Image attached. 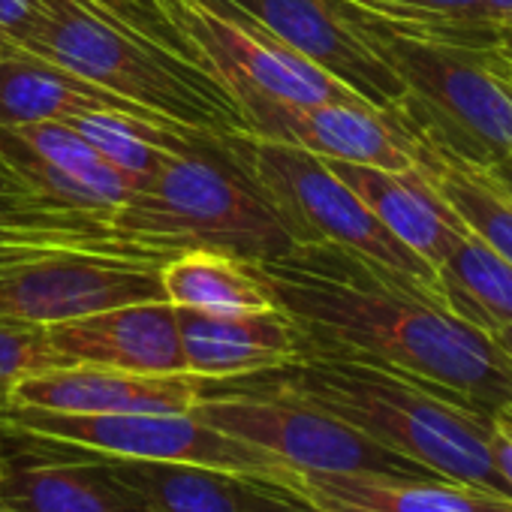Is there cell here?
Here are the masks:
<instances>
[{"label":"cell","mask_w":512,"mask_h":512,"mask_svg":"<svg viewBox=\"0 0 512 512\" xmlns=\"http://www.w3.org/2000/svg\"><path fill=\"white\" fill-rule=\"evenodd\" d=\"M250 272L302 329L305 347L425 380L488 416L512 407L509 359L431 284L338 244H296Z\"/></svg>","instance_id":"obj_1"},{"label":"cell","mask_w":512,"mask_h":512,"mask_svg":"<svg viewBox=\"0 0 512 512\" xmlns=\"http://www.w3.org/2000/svg\"><path fill=\"white\" fill-rule=\"evenodd\" d=\"M247 380L329 410L440 479L476 485L512 500L509 485L488 455L494 416L440 386L317 347H305L296 362Z\"/></svg>","instance_id":"obj_2"},{"label":"cell","mask_w":512,"mask_h":512,"mask_svg":"<svg viewBox=\"0 0 512 512\" xmlns=\"http://www.w3.org/2000/svg\"><path fill=\"white\" fill-rule=\"evenodd\" d=\"M40 4L46 7V22L31 55L187 130L214 139L247 130L244 115L226 88L160 43L94 16L79 0H40Z\"/></svg>","instance_id":"obj_3"},{"label":"cell","mask_w":512,"mask_h":512,"mask_svg":"<svg viewBox=\"0 0 512 512\" xmlns=\"http://www.w3.org/2000/svg\"><path fill=\"white\" fill-rule=\"evenodd\" d=\"M109 220L118 238L169 256L214 250L253 266L296 247L290 229L238 169L226 172L202 154L172 157Z\"/></svg>","instance_id":"obj_4"},{"label":"cell","mask_w":512,"mask_h":512,"mask_svg":"<svg viewBox=\"0 0 512 512\" xmlns=\"http://www.w3.org/2000/svg\"><path fill=\"white\" fill-rule=\"evenodd\" d=\"M223 148L232 166L272 205L296 244H338L440 290L437 272L377 220L323 157L247 130L223 136Z\"/></svg>","instance_id":"obj_5"},{"label":"cell","mask_w":512,"mask_h":512,"mask_svg":"<svg viewBox=\"0 0 512 512\" xmlns=\"http://www.w3.org/2000/svg\"><path fill=\"white\" fill-rule=\"evenodd\" d=\"M199 422L263 449L296 473H383L440 479L428 467L377 443L329 410L247 377L205 383L190 410Z\"/></svg>","instance_id":"obj_6"},{"label":"cell","mask_w":512,"mask_h":512,"mask_svg":"<svg viewBox=\"0 0 512 512\" xmlns=\"http://www.w3.org/2000/svg\"><path fill=\"white\" fill-rule=\"evenodd\" d=\"M0 428L28 431L100 455L214 467L302 494V473H296L290 464L199 422L193 413L85 416V413H52V410L0 404Z\"/></svg>","instance_id":"obj_7"},{"label":"cell","mask_w":512,"mask_h":512,"mask_svg":"<svg viewBox=\"0 0 512 512\" xmlns=\"http://www.w3.org/2000/svg\"><path fill=\"white\" fill-rule=\"evenodd\" d=\"M368 46L455 130L500 160L512 157V79L500 49H470L422 34H401L353 0H338Z\"/></svg>","instance_id":"obj_8"},{"label":"cell","mask_w":512,"mask_h":512,"mask_svg":"<svg viewBox=\"0 0 512 512\" xmlns=\"http://www.w3.org/2000/svg\"><path fill=\"white\" fill-rule=\"evenodd\" d=\"M169 253L115 244L67 247L0 266V317L55 326L133 302H157Z\"/></svg>","instance_id":"obj_9"},{"label":"cell","mask_w":512,"mask_h":512,"mask_svg":"<svg viewBox=\"0 0 512 512\" xmlns=\"http://www.w3.org/2000/svg\"><path fill=\"white\" fill-rule=\"evenodd\" d=\"M0 503L19 512H151L82 446L0 428Z\"/></svg>","instance_id":"obj_10"},{"label":"cell","mask_w":512,"mask_h":512,"mask_svg":"<svg viewBox=\"0 0 512 512\" xmlns=\"http://www.w3.org/2000/svg\"><path fill=\"white\" fill-rule=\"evenodd\" d=\"M226 4L344 82L371 109L389 112L407 97L404 79L368 46L338 0H226Z\"/></svg>","instance_id":"obj_11"},{"label":"cell","mask_w":512,"mask_h":512,"mask_svg":"<svg viewBox=\"0 0 512 512\" xmlns=\"http://www.w3.org/2000/svg\"><path fill=\"white\" fill-rule=\"evenodd\" d=\"M229 97L235 100L238 112L244 115L247 133L253 136L284 142L326 160L365 163L389 172L413 169V157L407 154L404 142L383 112L344 103L296 106L244 88L229 91Z\"/></svg>","instance_id":"obj_12"},{"label":"cell","mask_w":512,"mask_h":512,"mask_svg":"<svg viewBox=\"0 0 512 512\" xmlns=\"http://www.w3.org/2000/svg\"><path fill=\"white\" fill-rule=\"evenodd\" d=\"M205 380L193 374H133L100 365H61L22 377L7 404L52 413H190Z\"/></svg>","instance_id":"obj_13"},{"label":"cell","mask_w":512,"mask_h":512,"mask_svg":"<svg viewBox=\"0 0 512 512\" xmlns=\"http://www.w3.org/2000/svg\"><path fill=\"white\" fill-rule=\"evenodd\" d=\"M46 329L67 365H100L157 377L187 374L178 308L169 299L133 302Z\"/></svg>","instance_id":"obj_14"},{"label":"cell","mask_w":512,"mask_h":512,"mask_svg":"<svg viewBox=\"0 0 512 512\" xmlns=\"http://www.w3.org/2000/svg\"><path fill=\"white\" fill-rule=\"evenodd\" d=\"M187 374L205 383L266 374L305 353V335L281 308L250 314H211L178 308Z\"/></svg>","instance_id":"obj_15"},{"label":"cell","mask_w":512,"mask_h":512,"mask_svg":"<svg viewBox=\"0 0 512 512\" xmlns=\"http://www.w3.org/2000/svg\"><path fill=\"white\" fill-rule=\"evenodd\" d=\"M326 160V157H323ZM326 166L377 214V220L437 272L464 226L416 169L389 172L380 166L326 160Z\"/></svg>","instance_id":"obj_16"},{"label":"cell","mask_w":512,"mask_h":512,"mask_svg":"<svg viewBox=\"0 0 512 512\" xmlns=\"http://www.w3.org/2000/svg\"><path fill=\"white\" fill-rule=\"evenodd\" d=\"M302 497L326 512H512V500L476 485L383 473H302Z\"/></svg>","instance_id":"obj_17"},{"label":"cell","mask_w":512,"mask_h":512,"mask_svg":"<svg viewBox=\"0 0 512 512\" xmlns=\"http://www.w3.org/2000/svg\"><path fill=\"white\" fill-rule=\"evenodd\" d=\"M130 112L145 121H157L166 127H175L190 136H205L199 130H187L181 124H172L160 118L157 112L136 106L46 58H37L31 52H19L0 61V127H25V124H43V121H70L82 112ZM214 139V136H211Z\"/></svg>","instance_id":"obj_18"},{"label":"cell","mask_w":512,"mask_h":512,"mask_svg":"<svg viewBox=\"0 0 512 512\" xmlns=\"http://www.w3.org/2000/svg\"><path fill=\"white\" fill-rule=\"evenodd\" d=\"M100 455V452H97ZM151 512H266L284 488L269 482L178 461L100 455Z\"/></svg>","instance_id":"obj_19"},{"label":"cell","mask_w":512,"mask_h":512,"mask_svg":"<svg viewBox=\"0 0 512 512\" xmlns=\"http://www.w3.org/2000/svg\"><path fill=\"white\" fill-rule=\"evenodd\" d=\"M392 130L413 157V169L449 205V211L476 238L512 263V190L491 169L467 163L437 142L422 139L398 124H392Z\"/></svg>","instance_id":"obj_20"},{"label":"cell","mask_w":512,"mask_h":512,"mask_svg":"<svg viewBox=\"0 0 512 512\" xmlns=\"http://www.w3.org/2000/svg\"><path fill=\"white\" fill-rule=\"evenodd\" d=\"M437 284L449 311L464 323L488 335L512 326V263L467 226L458 229L449 256L437 266Z\"/></svg>","instance_id":"obj_21"},{"label":"cell","mask_w":512,"mask_h":512,"mask_svg":"<svg viewBox=\"0 0 512 512\" xmlns=\"http://www.w3.org/2000/svg\"><path fill=\"white\" fill-rule=\"evenodd\" d=\"M163 293L175 308L250 314L278 308L247 263L214 250H184L163 263Z\"/></svg>","instance_id":"obj_22"},{"label":"cell","mask_w":512,"mask_h":512,"mask_svg":"<svg viewBox=\"0 0 512 512\" xmlns=\"http://www.w3.org/2000/svg\"><path fill=\"white\" fill-rule=\"evenodd\" d=\"M130 244L115 235L112 220L67 208H19L0 211V266L31 260L67 247H115Z\"/></svg>","instance_id":"obj_23"},{"label":"cell","mask_w":512,"mask_h":512,"mask_svg":"<svg viewBox=\"0 0 512 512\" xmlns=\"http://www.w3.org/2000/svg\"><path fill=\"white\" fill-rule=\"evenodd\" d=\"M7 130L37 157H43L46 163L58 166L61 172L91 187L112 211L130 202V196L139 190V184L130 175L115 169L76 127L64 121H43V124H25Z\"/></svg>","instance_id":"obj_24"},{"label":"cell","mask_w":512,"mask_h":512,"mask_svg":"<svg viewBox=\"0 0 512 512\" xmlns=\"http://www.w3.org/2000/svg\"><path fill=\"white\" fill-rule=\"evenodd\" d=\"M61 365L67 362L52 347L46 326L16 317H0V404H7L13 386L22 377Z\"/></svg>","instance_id":"obj_25"},{"label":"cell","mask_w":512,"mask_h":512,"mask_svg":"<svg viewBox=\"0 0 512 512\" xmlns=\"http://www.w3.org/2000/svg\"><path fill=\"white\" fill-rule=\"evenodd\" d=\"M368 4H383V7H401V10H416V13H431L467 28H497L485 16V0H368Z\"/></svg>","instance_id":"obj_26"},{"label":"cell","mask_w":512,"mask_h":512,"mask_svg":"<svg viewBox=\"0 0 512 512\" xmlns=\"http://www.w3.org/2000/svg\"><path fill=\"white\" fill-rule=\"evenodd\" d=\"M43 22H46V7L40 0H0V34L19 49L31 52Z\"/></svg>","instance_id":"obj_27"},{"label":"cell","mask_w":512,"mask_h":512,"mask_svg":"<svg viewBox=\"0 0 512 512\" xmlns=\"http://www.w3.org/2000/svg\"><path fill=\"white\" fill-rule=\"evenodd\" d=\"M488 455L512 494V413L506 407L494 413V425L488 434Z\"/></svg>","instance_id":"obj_28"},{"label":"cell","mask_w":512,"mask_h":512,"mask_svg":"<svg viewBox=\"0 0 512 512\" xmlns=\"http://www.w3.org/2000/svg\"><path fill=\"white\" fill-rule=\"evenodd\" d=\"M43 202L34 196L28 181L19 175V169L0 154V211H19V208H40ZM52 208V205H49Z\"/></svg>","instance_id":"obj_29"},{"label":"cell","mask_w":512,"mask_h":512,"mask_svg":"<svg viewBox=\"0 0 512 512\" xmlns=\"http://www.w3.org/2000/svg\"><path fill=\"white\" fill-rule=\"evenodd\" d=\"M266 512H326V509H320L317 503H311V500H308V497H302V494L281 491V494H278V500H275Z\"/></svg>","instance_id":"obj_30"},{"label":"cell","mask_w":512,"mask_h":512,"mask_svg":"<svg viewBox=\"0 0 512 512\" xmlns=\"http://www.w3.org/2000/svg\"><path fill=\"white\" fill-rule=\"evenodd\" d=\"M485 16L500 28H512V0H485Z\"/></svg>","instance_id":"obj_31"},{"label":"cell","mask_w":512,"mask_h":512,"mask_svg":"<svg viewBox=\"0 0 512 512\" xmlns=\"http://www.w3.org/2000/svg\"><path fill=\"white\" fill-rule=\"evenodd\" d=\"M491 338H494V344L500 347V353L509 359V365H512V326H500V329H494L491 332Z\"/></svg>","instance_id":"obj_32"},{"label":"cell","mask_w":512,"mask_h":512,"mask_svg":"<svg viewBox=\"0 0 512 512\" xmlns=\"http://www.w3.org/2000/svg\"><path fill=\"white\" fill-rule=\"evenodd\" d=\"M19 52H25V49H19L16 43H10L4 34H0V61H4V58H10V55H19Z\"/></svg>","instance_id":"obj_33"},{"label":"cell","mask_w":512,"mask_h":512,"mask_svg":"<svg viewBox=\"0 0 512 512\" xmlns=\"http://www.w3.org/2000/svg\"><path fill=\"white\" fill-rule=\"evenodd\" d=\"M500 52L512 61V28H500Z\"/></svg>","instance_id":"obj_34"},{"label":"cell","mask_w":512,"mask_h":512,"mask_svg":"<svg viewBox=\"0 0 512 512\" xmlns=\"http://www.w3.org/2000/svg\"><path fill=\"white\" fill-rule=\"evenodd\" d=\"M0 512H19V509H13V506H7V503H0Z\"/></svg>","instance_id":"obj_35"},{"label":"cell","mask_w":512,"mask_h":512,"mask_svg":"<svg viewBox=\"0 0 512 512\" xmlns=\"http://www.w3.org/2000/svg\"><path fill=\"white\" fill-rule=\"evenodd\" d=\"M503 58H506V55H503ZM506 73H509V79H512V61H509V58H506Z\"/></svg>","instance_id":"obj_36"},{"label":"cell","mask_w":512,"mask_h":512,"mask_svg":"<svg viewBox=\"0 0 512 512\" xmlns=\"http://www.w3.org/2000/svg\"><path fill=\"white\" fill-rule=\"evenodd\" d=\"M506 410H509V413H512V407H506Z\"/></svg>","instance_id":"obj_37"}]
</instances>
